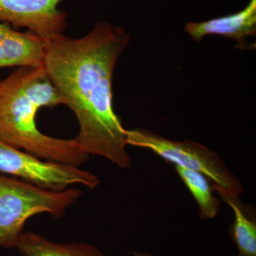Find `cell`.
<instances>
[{"label":"cell","mask_w":256,"mask_h":256,"mask_svg":"<svg viewBox=\"0 0 256 256\" xmlns=\"http://www.w3.org/2000/svg\"><path fill=\"white\" fill-rule=\"evenodd\" d=\"M130 37L124 28L99 22L84 36L65 34L46 42L44 68L78 120L75 138L87 154L102 156L120 168L131 160L124 129L112 106V78Z\"/></svg>","instance_id":"1"},{"label":"cell","mask_w":256,"mask_h":256,"mask_svg":"<svg viewBox=\"0 0 256 256\" xmlns=\"http://www.w3.org/2000/svg\"><path fill=\"white\" fill-rule=\"evenodd\" d=\"M62 104L43 66L16 69L0 80V140L46 161L84 164L89 154L75 138L50 137L37 128L38 110Z\"/></svg>","instance_id":"2"},{"label":"cell","mask_w":256,"mask_h":256,"mask_svg":"<svg viewBox=\"0 0 256 256\" xmlns=\"http://www.w3.org/2000/svg\"><path fill=\"white\" fill-rule=\"evenodd\" d=\"M82 194L78 188L48 190L0 174V248H15L28 218L42 213L58 218Z\"/></svg>","instance_id":"3"},{"label":"cell","mask_w":256,"mask_h":256,"mask_svg":"<svg viewBox=\"0 0 256 256\" xmlns=\"http://www.w3.org/2000/svg\"><path fill=\"white\" fill-rule=\"evenodd\" d=\"M127 144L149 150L175 166L194 170L210 180L222 198H239L242 184L215 152L200 143L172 140L144 129L127 130Z\"/></svg>","instance_id":"4"},{"label":"cell","mask_w":256,"mask_h":256,"mask_svg":"<svg viewBox=\"0 0 256 256\" xmlns=\"http://www.w3.org/2000/svg\"><path fill=\"white\" fill-rule=\"evenodd\" d=\"M0 174L21 178L48 190H64L74 184L94 188L96 175L78 166L46 161L0 140Z\"/></svg>","instance_id":"5"},{"label":"cell","mask_w":256,"mask_h":256,"mask_svg":"<svg viewBox=\"0 0 256 256\" xmlns=\"http://www.w3.org/2000/svg\"><path fill=\"white\" fill-rule=\"evenodd\" d=\"M63 0H0V22L26 28L45 42L64 34L67 14L58 8Z\"/></svg>","instance_id":"6"},{"label":"cell","mask_w":256,"mask_h":256,"mask_svg":"<svg viewBox=\"0 0 256 256\" xmlns=\"http://www.w3.org/2000/svg\"><path fill=\"white\" fill-rule=\"evenodd\" d=\"M45 52L46 42L36 34L0 22V68L43 66Z\"/></svg>","instance_id":"7"},{"label":"cell","mask_w":256,"mask_h":256,"mask_svg":"<svg viewBox=\"0 0 256 256\" xmlns=\"http://www.w3.org/2000/svg\"><path fill=\"white\" fill-rule=\"evenodd\" d=\"M185 32L196 42L210 35H218L233 40L244 46L246 38L256 35V0H250L244 9L233 14L201 22L186 23Z\"/></svg>","instance_id":"8"},{"label":"cell","mask_w":256,"mask_h":256,"mask_svg":"<svg viewBox=\"0 0 256 256\" xmlns=\"http://www.w3.org/2000/svg\"><path fill=\"white\" fill-rule=\"evenodd\" d=\"M15 248L22 256H108L94 246L55 242L31 232H23Z\"/></svg>","instance_id":"9"},{"label":"cell","mask_w":256,"mask_h":256,"mask_svg":"<svg viewBox=\"0 0 256 256\" xmlns=\"http://www.w3.org/2000/svg\"><path fill=\"white\" fill-rule=\"evenodd\" d=\"M224 201L233 210L234 222L230 236L242 256H256V223L239 198L224 197Z\"/></svg>","instance_id":"10"},{"label":"cell","mask_w":256,"mask_h":256,"mask_svg":"<svg viewBox=\"0 0 256 256\" xmlns=\"http://www.w3.org/2000/svg\"><path fill=\"white\" fill-rule=\"evenodd\" d=\"M176 172L191 192L200 208L203 220H212L220 212V202L213 194L210 183L204 175L194 170L175 166Z\"/></svg>","instance_id":"11"},{"label":"cell","mask_w":256,"mask_h":256,"mask_svg":"<svg viewBox=\"0 0 256 256\" xmlns=\"http://www.w3.org/2000/svg\"><path fill=\"white\" fill-rule=\"evenodd\" d=\"M133 254H134V256H151L149 254H146V252H134Z\"/></svg>","instance_id":"12"},{"label":"cell","mask_w":256,"mask_h":256,"mask_svg":"<svg viewBox=\"0 0 256 256\" xmlns=\"http://www.w3.org/2000/svg\"><path fill=\"white\" fill-rule=\"evenodd\" d=\"M238 256H242L238 255Z\"/></svg>","instance_id":"13"}]
</instances>
